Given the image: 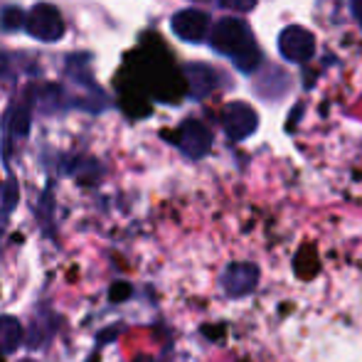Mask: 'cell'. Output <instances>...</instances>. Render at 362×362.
Here are the masks:
<instances>
[{
    "label": "cell",
    "instance_id": "obj_1",
    "mask_svg": "<svg viewBox=\"0 0 362 362\" xmlns=\"http://www.w3.org/2000/svg\"><path fill=\"white\" fill-rule=\"evenodd\" d=\"M212 47L217 52L227 54L242 72H254L262 62V52H259L257 42L252 37V30L244 20L239 18H222L212 28Z\"/></svg>",
    "mask_w": 362,
    "mask_h": 362
},
{
    "label": "cell",
    "instance_id": "obj_2",
    "mask_svg": "<svg viewBox=\"0 0 362 362\" xmlns=\"http://www.w3.org/2000/svg\"><path fill=\"white\" fill-rule=\"evenodd\" d=\"M25 30L30 33V37L40 40V42H57L64 35V20L54 5L40 3L30 10Z\"/></svg>",
    "mask_w": 362,
    "mask_h": 362
},
{
    "label": "cell",
    "instance_id": "obj_3",
    "mask_svg": "<svg viewBox=\"0 0 362 362\" xmlns=\"http://www.w3.org/2000/svg\"><path fill=\"white\" fill-rule=\"evenodd\" d=\"M279 52L288 62L303 64L315 54V37L310 35V30L300 28V25H288L279 35Z\"/></svg>",
    "mask_w": 362,
    "mask_h": 362
},
{
    "label": "cell",
    "instance_id": "obj_4",
    "mask_svg": "<svg viewBox=\"0 0 362 362\" xmlns=\"http://www.w3.org/2000/svg\"><path fill=\"white\" fill-rule=\"evenodd\" d=\"M222 126H224V134L232 141H244L257 131L259 116H257V111L249 104H244V101H232V104H227L222 111Z\"/></svg>",
    "mask_w": 362,
    "mask_h": 362
},
{
    "label": "cell",
    "instance_id": "obj_5",
    "mask_svg": "<svg viewBox=\"0 0 362 362\" xmlns=\"http://www.w3.org/2000/svg\"><path fill=\"white\" fill-rule=\"evenodd\" d=\"M175 146L180 148L182 153H185L187 158H202L210 153L212 148V134L210 129H207L205 124H200V121L190 119L185 121V124L180 126V129L175 131Z\"/></svg>",
    "mask_w": 362,
    "mask_h": 362
},
{
    "label": "cell",
    "instance_id": "obj_6",
    "mask_svg": "<svg viewBox=\"0 0 362 362\" xmlns=\"http://www.w3.org/2000/svg\"><path fill=\"white\" fill-rule=\"evenodd\" d=\"M222 284L224 293L232 296V298H242V296H249L259 284V267L247 262H239V264H229L227 269L222 272Z\"/></svg>",
    "mask_w": 362,
    "mask_h": 362
},
{
    "label": "cell",
    "instance_id": "obj_7",
    "mask_svg": "<svg viewBox=\"0 0 362 362\" xmlns=\"http://www.w3.org/2000/svg\"><path fill=\"white\" fill-rule=\"evenodd\" d=\"M173 33L177 35L185 42H202L207 37V30H210V18H207L202 10H180V13L173 15L170 20Z\"/></svg>",
    "mask_w": 362,
    "mask_h": 362
},
{
    "label": "cell",
    "instance_id": "obj_8",
    "mask_svg": "<svg viewBox=\"0 0 362 362\" xmlns=\"http://www.w3.org/2000/svg\"><path fill=\"white\" fill-rule=\"evenodd\" d=\"M185 74L195 96H207L217 86V72L212 67H207V64H190L185 69Z\"/></svg>",
    "mask_w": 362,
    "mask_h": 362
},
{
    "label": "cell",
    "instance_id": "obj_9",
    "mask_svg": "<svg viewBox=\"0 0 362 362\" xmlns=\"http://www.w3.org/2000/svg\"><path fill=\"white\" fill-rule=\"evenodd\" d=\"M23 343V325L13 315H0V355H10Z\"/></svg>",
    "mask_w": 362,
    "mask_h": 362
},
{
    "label": "cell",
    "instance_id": "obj_10",
    "mask_svg": "<svg viewBox=\"0 0 362 362\" xmlns=\"http://www.w3.org/2000/svg\"><path fill=\"white\" fill-rule=\"evenodd\" d=\"M25 23H28V15H25L18 5H8V8L0 10V28L3 30L13 33V30L25 28Z\"/></svg>",
    "mask_w": 362,
    "mask_h": 362
},
{
    "label": "cell",
    "instance_id": "obj_11",
    "mask_svg": "<svg viewBox=\"0 0 362 362\" xmlns=\"http://www.w3.org/2000/svg\"><path fill=\"white\" fill-rule=\"evenodd\" d=\"M28 129H30V114H28V106H23V109L18 111V119H15V124H13V134L25 136Z\"/></svg>",
    "mask_w": 362,
    "mask_h": 362
},
{
    "label": "cell",
    "instance_id": "obj_12",
    "mask_svg": "<svg viewBox=\"0 0 362 362\" xmlns=\"http://www.w3.org/2000/svg\"><path fill=\"white\" fill-rule=\"evenodd\" d=\"M219 3L229 10H237V13H247V10H252L257 5V0H219Z\"/></svg>",
    "mask_w": 362,
    "mask_h": 362
},
{
    "label": "cell",
    "instance_id": "obj_13",
    "mask_svg": "<svg viewBox=\"0 0 362 362\" xmlns=\"http://www.w3.org/2000/svg\"><path fill=\"white\" fill-rule=\"evenodd\" d=\"M353 15L358 18V23L362 28V0H353Z\"/></svg>",
    "mask_w": 362,
    "mask_h": 362
}]
</instances>
